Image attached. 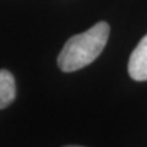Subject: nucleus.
Here are the masks:
<instances>
[{
  "label": "nucleus",
  "mask_w": 147,
  "mask_h": 147,
  "mask_svg": "<svg viewBox=\"0 0 147 147\" xmlns=\"http://www.w3.org/2000/svg\"><path fill=\"white\" fill-rule=\"evenodd\" d=\"M65 147H84V146H74V145H71V146H65Z\"/></svg>",
  "instance_id": "obj_4"
},
{
  "label": "nucleus",
  "mask_w": 147,
  "mask_h": 147,
  "mask_svg": "<svg viewBox=\"0 0 147 147\" xmlns=\"http://www.w3.org/2000/svg\"><path fill=\"white\" fill-rule=\"evenodd\" d=\"M109 32V25L100 21L84 33L71 37L58 57L59 69L64 72H74L90 65L104 49Z\"/></svg>",
  "instance_id": "obj_1"
},
{
  "label": "nucleus",
  "mask_w": 147,
  "mask_h": 147,
  "mask_svg": "<svg viewBox=\"0 0 147 147\" xmlns=\"http://www.w3.org/2000/svg\"><path fill=\"white\" fill-rule=\"evenodd\" d=\"M16 85L12 74L7 70H0V109L9 107L15 99Z\"/></svg>",
  "instance_id": "obj_3"
},
{
  "label": "nucleus",
  "mask_w": 147,
  "mask_h": 147,
  "mask_svg": "<svg viewBox=\"0 0 147 147\" xmlns=\"http://www.w3.org/2000/svg\"><path fill=\"white\" fill-rule=\"evenodd\" d=\"M127 71L132 80L147 81V34L140 40L131 53Z\"/></svg>",
  "instance_id": "obj_2"
}]
</instances>
